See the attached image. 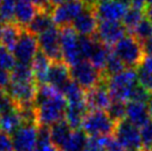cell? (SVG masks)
Returning <instances> with one entry per match:
<instances>
[{"mask_svg":"<svg viewBox=\"0 0 152 151\" xmlns=\"http://www.w3.org/2000/svg\"><path fill=\"white\" fill-rule=\"evenodd\" d=\"M114 128L115 122L103 110H89L81 123V129L88 137L111 136L114 132Z\"/></svg>","mask_w":152,"mask_h":151,"instance_id":"cell-4","label":"cell"},{"mask_svg":"<svg viewBox=\"0 0 152 151\" xmlns=\"http://www.w3.org/2000/svg\"><path fill=\"white\" fill-rule=\"evenodd\" d=\"M147 4H152V0H147Z\"/></svg>","mask_w":152,"mask_h":151,"instance_id":"cell-53","label":"cell"},{"mask_svg":"<svg viewBox=\"0 0 152 151\" xmlns=\"http://www.w3.org/2000/svg\"><path fill=\"white\" fill-rule=\"evenodd\" d=\"M126 102L120 100H113L111 105L109 106V108L107 110L108 114L110 116V118L113 120L115 123L119 121H121L123 119H126Z\"/></svg>","mask_w":152,"mask_h":151,"instance_id":"cell-32","label":"cell"},{"mask_svg":"<svg viewBox=\"0 0 152 151\" xmlns=\"http://www.w3.org/2000/svg\"><path fill=\"white\" fill-rule=\"evenodd\" d=\"M96 38L89 36H79V50H80L81 58L88 60L92 54L93 48L96 46Z\"/></svg>","mask_w":152,"mask_h":151,"instance_id":"cell-35","label":"cell"},{"mask_svg":"<svg viewBox=\"0 0 152 151\" xmlns=\"http://www.w3.org/2000/svg\"><path fill=\"white\" fill-rule=\"evenodd\" d=\"M68 1H70V0H50V4L52 7H55V6H59L64 2H68Z\"/></svg>","mask_w":152,"mask_h":151,"instance_id":"cell-49","label":"cell"},{"mask_svg":"<svg viewBox=\"0 0 152 151\" xmlns=\"http://www.w3.org/2000/svg\"><path fill=\"white\" fill-rule=\"evenodd\" d=\"M138 75V84L143 87L145 90L152 93V73L148 72L139 68V71H137Z\"/></svg>","mask_w":152,"mask_h":151,"instance_id":"cell-40","label":"cell"},{"mask_svg":"<svg viewBox=\"0 0 152 151\" xmlns=\"http://www.w3.org/2000/svg\"><path fill=\"white\" fill-rule=\"evenodd\" d=\"M22 123L23 121L21 119V116L18 111V108H16V109H12L1 114V128L0 129L7 133L12 134Z\"/></svg>","mask_w":152,"mask_h":151,"instance_id":"cell-27","label":"cell"},{"mask_svg":"<svg viewBox=\"0 0 152 151\" xmlns=\"http://www.w3.org/2000/svg\"><path fill=\"white\" fill-rule=\"evenodd\" d=\"M53 26L56 25L52 20L50 11H38L26 29L34 36H39Z\"/></svg>","mask_w":152,"mask_h":151,"instance_id":"cell-22","label":"cell"},{"mask_svg":"<svg viewBox=\"0 0 152 151\" xmlns=\"http://www.w3.org/2000/svg\"><path fill=\"white\" fill-rule=\"evenodd\" d=\"M67 100L62 92L49 84H38L34 100L37 125L50 127L64 120Z\"/></svg>","mask_w":152,"mask_h":151,"instance_id":"cell-1","label":"cell"},{"mask_svg":"<svg viewBox=\"0 0 152 151\" xmlns=\"http://www.w3.org/2000/svg\"><path fill=\"white\" fill-rule=\"evenodd\" d=\"M127 29L120 21H100L93 37L108 47L118 43L124 36Z\"/></svg>","mask_w":152,"mask_h":151,"instance_id":"cell-12","label":"cell"},{"mask_svg":"<svg viewBox=\"0 0 152 151\" xmlns=\"http://www.w3.org/2000/svg\"><path fill=\"white\" fill-rule=\"evenodd\" d=\"M0 128H1V114H0Z\"/></svg>","mask_w":152,"mask_h":151,"instance_id":"cell-55","label":"cell"},{"mask_svg":"<svg viewBox=\"0 0 152 151\" xmlns=\"http://www.w3.org/2000/svg\"><path fill=\"white\" fill-rule=\"evenodd\" d=\"M85 151H106L102 147H100L97 142H96V140L91 137H89V141H88V144H87V148L85 149Z\"/></svg>","mask_w":152,"mask_h":151,"instance_id":"cell-44","label":"cell"},{"mask_svg":"<svg viewBox=\"0 0 152 151\" xmlns=\"http://www.w3.org/2000/svg\"><path fill=\"white\" fill-rule=\"evenodd\" d=\"M126 119L138 128L144 126L151 120L148 105L138 101H128L126 105Z\"/></svg>","mask_w":152,"mask_h":151,"instance_id":"cell-18","label":"cell"},{"mask_svg":"<svg viewBox=\"0 0 152 151\" xmlns=\"http://www.w3.org/2000/svg\"><path fill=\"white\" fill-rule=\"evenodd\" d=\"M15 0H2L0 2V21L12 22L15 15Z\"/></svg>","mask_w":152,"mask_h":151,"instance_id":"cell-38","label":"cell"},{"mask_svg":"<svg viewBox=\"0 0 152 151\" xmlns=\"http://www.w3.org/2000/svg\"><path fill=\"white\" fill-rule=\"evenodd\" d=\"M59 38L62 60L69 67L82 60L79 50V34L71 26L62 27L59 30Z\"/></svg>","mask_w":152,"mask_h":151,"instance_id":"cell-6","label":"cell"},{"mask_svg":"<svg viewBox=\"0 0 152 151\" xmlns=\"http://www.w3.org/2000/svg\"><path fill=\"white\" fill-rule=\"evenodd\" d=\"M23 28H21L16 22H6L2 26V32H1V45L8 48L9 50L12 51L17 41L20 38Z\"/></svg>","mask_w":152,"mask_h":151,"instance_id":"cell-24","label":"cell"},{"mask_svg":"<svg viewBox=\"0 0 152 151\" xmlns=\"http://www.w3.org/2000/svg\"><path fill=\"white\" fill-rule=\"evenodd\" d=\"M141 149L143 151H152V120L140 128Z\"/></svg>","mask_w":152,"mask_h":151,"instance_id":"cell-36","label":"cell"},{"mask_svg":"<svg viewBox=\"0 0 152 151\" xmlns=\"http://www.w3.org/2000/svg\"><path fill=\"white\" fill-rule=\"evenodd\" d=\"M73 130L71 127L68 125L66 120H61V121L57 122L55 125L49 127V131H50V138L52 142L55 143V146L60 151V148L64 146L66 140L69 138V136Z\"/></svg>","mask_w":152,"mask_h":151,"instance_id":"cell-25","label":"cell"},{"mask_svg":"<svg viewBox=\"0 0 152 151\" xmlns=\"http://www.w3.org/2000/svg\"><path fill=\"white\" fill-rule=\"evenodd\" d=\"M70 80H71L70 67L64 60H58V61L51 62L49 71H48L47 84H51L52 87H55L61 91L62 88Z\"/></svg>","mask_w":152,"mask_h":151,"instance_id":"cell-17","label":"cell"},{"mask_svg":"<svg viewBox=\"0 0 152 151\" xmlns=\"http://www.w3.org/2000/svg\"><path fill=\"white\" fill-rule=\"evenodd\" d=\"M1 32H2V23L0 21V41H1Z\"/></svg>","mask_w":152,"mask_h":151,"instance_id":"cell-52","label":"cell"},{"mask_svg":"<svg viewBox=\"0 0 152 151\" xmlns=\"http://www.w3.org/2000/svg\"><path fill=\"white\" fill-rule=\"evenodd\" d=\"M70 76L71 79L86 91L101 84L104 80L103 72L98 70L92 63L86 59H82L70 67Z\"/></svg>","mask_w":152,"mask_h":151,"instance_id":"cell-5","label":"cell"},{"mask_svg":"<svg viewBox=\"0 0 152 151\" xmlns=\"http://www.w3.org/2000/svg\"><path fill=\"white\" fill-rule=\"evenodd\" d=\"M144 15H145V18L152 23V4H148L145 7V9H144Z\"/></svg>","mask_w":152,"mask_h":151,"instance_id":"cell-47","label":"cell"},{"mask_svg":"<svg viewBox=\"0 0 152 151\" xmlns=\"http://www.w3.org/2000/svg\"><path fill=\"white\" fill-rule=\"evenodd\" d=\"M144 56H152V37L145 39L141 42Z\"/></svg>","mask_w":152,"mask_h":151,"instance_id":"cell-46","label":"cell"},{"mask_svg":"<svg viewBox=\"0 0 152 151\" xmlns=\"http://www.w3.org/2000/svg\"><path fill=\"white\" fill-rule=\"evenodd\" d=\"M88 141L89 137L82 129H73L60 151H85Z\"/></svg>","mask_w":152,"mask_h":151,"instance_id":"cell-23","label":"cell"},{"mask_svg":"<svg viewBox=\"0 0 152 151\" xmlns=\"http://www.w3.org/2000/svg\"><path fill=\"white\" fill-rule=\"evenodd\" d=\"M34 151H59V149L56 147L50 138L49 127L39 126L38 140H37Z\"/></svg>","mask_w":152,"mask_h":151,"instance_id":"cell-29","label":"cell"},{"mask_svg":"<svg viewBox=\"0 0 152 151\" xmlns=\"http://www.w3.org/2000/svg\"><path fill=\"white\" fill-rule=\"evenodd\" d=\"M128 151H143V150H141V149H134V150H128Z\"/></svg>","mask_w":152,"mask_h":151,"instance_id":"cell-54","label":"cell"},{"mask_svg":"<svg viewBox=\"0 0 152 151\" xmlns=\"http://www.w3.org/2000/svg\"><path fill=\"white\" fill-rule=\"evenodd\" d=\"M16 63H17V60L15 58L12 51L0 45V68L11 71L13 67L16 66Z\"/></svg>","mask_w":152,"mask_h":151,"instance_id":"cell-37","label":"cell"},{"mask_svg":"<svg viewBox=\"0 0 152 151\" xmlns=\"http://www.w3.org/2000/svg\"><path fill=\"white\" fill-rule=\"evenodd\" d=\"M39 49L43 55H46L51 61L62 60L60 49L59 29L53 26L38 36Z\"/></svg>","mask_w":152,"mask_h":151,"instance_id":"cell-13","label":"cell"},{"mask_svg":"<svg viewBox=\"0 0 152 151\" xmlns=\"http://www.w3.org/2000/svg\"><path fill=\"white\" fill-rule=\"evenodd\" d=\"M108 90L113 100L129 101L131 92L138 84V75L133 68H127L117 75L104 78Z\"/></svg>","mask_w":152,"mask_h":151,"instance_id":"cell-2","label":"cell"},{"mask_svg":"<svg viewBox=\"0 0 152 151\" xmlns=\"http://www.w3.org/2000/svg\"><path fill=\"white\" fill-rule=\"evenodd\" d=\"M144 18V10L142 9H138L134 7H130L127 10V12L124 15V17L122 18V25L124 26V28L129 31L132 32L137 25L140 21Z\"/></svg>","mask_w":152,"mask_h":151,"instance_id":"cell-30","label":"cell"},{"mask_svg":"<svg viewBox=\"0 0 152 151\" xmlns=\"http://www.w3.org/2000/svg\"><path fill=\"white\" fill-rule=\"evenodd\" d=\"M150 97H151V92H149L148 90H145L140 84H137L132 90V92H131L129 101H138V102L147 103L150 99Z\"/></svg>","mask_w":152,"mask_h":151,"instance_id":"cell-39","label":"cell"},{"mask_svg":"<svg viewBox=\"0 0 152 151\" xmlns=\"http://www.w3.org/2000/svg\"><path fill=\"white\" fill-rule=\"evenodd\" d=\"M148 109H149V113H150V119L152 120V93L148 101Z\"/></svg>","mask_w":152,"mask_h":151,"instance_id":"cell-50","label":"cell"},{"mask_svg":"<svg viewBox=\"0 0 152 151\" xmlns=\"http://www.w3.org/2000/svg\"><path fill=\"white\" fill-rule=\"evenodd\" d=\"M102 1H107V0H83V2L86 4L87 7H90V8H93L94 6L99 2H102Z\"/></svg>","mask_w":152,"mask_h":151,"instance_id":"cell-48","label":"cell"},{"mask_svg":"<svg viewBox=\"0 0 152 151\" xmlns=\"http://www.w3.org/2000/svg\"><path fill=\"white\" fill-rule=\"evenodd\" d=\"M1 1H2V0H0V2H1Z\"/></svg>","mask_w":152,"mask_h":151,"instance_id":"cell-56","label":"cell"},{"mask_svg":"<svg viewBox=\"0 0 152 151\" xmlns=\"http://www.w3.org/2000/svg\"><path fill=\"white\" fill-rule=\"evenodd\" d=\"M11 82V73L9 70L0 68V90H7Z\"/></svg>","mask_w":152,"mask_h":151,"instance_id":"cell-42","label":"cell"},{"mask_svg":"<svg viewBox=\"0 0 152 151\" xmlns=\"http://www.w3.org/2000/svg\"><path fill=\"white\" fill-rule=\"evenodd\" d=\"M38 50V38L31 32H29L27 29H23L19 40L12 49V54L17 60V62L30 65L36 55L39 52Z\"/></svg>","mask_w":152,"mask_h":151,"instance_id":"cell-9","label":"cell"},{"mask_svg":"<svg viewBox=\"0 0 152 151\" xmlns=\"http://www.w3.org/2000/svg\"><path fill=\"white\" fill-rule=\"evenodd\" d=\"M93 10L100 21H120L124 17L128 7L117 0H107L96 4Z\"/></svg>","mask_w":152,"mask_h":151,"instance_id":"cell-15","label":"cell"},{"mask_svg":"<svg viewBox=\"0 0 152 151\" xmlns=\"http://www.w3.org/2000/svg\"><path fill=\"white\" fill-rule=\"evenodd\" d=\"M114 138L122 144L127 150L141 149V138H140V128L132 125L127 119L115 123L114 128Z\"/></svg>","mask_w":152,"mask_h":151,"instance_id":"cell-11","label":"cell"},{"mask_svg":"<svg viewBox=\"0 0 152 151\" xmlns=\"http://www.w3.org/2000/svg\"><path fill=\"white\" fill-rule=\"evenodd\" d=\"M0 151H13L11 134L0 131Z\"/></svg>","mask_w":152,"mask_h":151,"instance_id":"cell-41","label":"cell"},{"mask_svg":"<svg viewBox=\"0 0 152 151\" xmlns=\"http://www.w3.org/2000/svg\"></svg>","mask_w":152,"mask_h":151,"instance_id":"cell-58","label":"cell"},{"mask_svg":"<svg viewBox=\"0 0 152 151\" xmlns=\"http://www.w3.org/2000/svg\"><path fill=\"white\" fill-rule=\"evenodd\" d=\"M124 69H126L124 63L120 60V58H118L117 56L114 55L113 52H111V55L109 56V59L107 61L103 75H104V78L106 77H111V76H114L119 73V72L123 71Z\"/></svg>","mask_w":152,"mask_h":151,"instance_id":"cell-33","label":"cell"},{"mask_svg":"<svg viewBox=\"0 0 152 151\" xmlns=\"http://www.w3.org/2000/svg\"><path fill=\"white\" fill-rule=\"evenodd\" d=\"M38 90L36 81H11L6 90L17 107L34 103Z\"/></svg>","mask_w":152,"mask_h":151,"instance_id":"cell-10","label":"cell"},{"mask_svg":"<svg viewBox=\"0 0 152 151\" xmlns=\"http://www.w3.org/2000/svg\"><path fill=\"white\" fill-rule=\"evenodd\" d=\"M38 128L37 123L23 122L11 134L13 151H34L38 140Z\"/></svg>","mask_w":152,"mask_h":151,"instance_id":"cell-8","label":"cell"},{"mask_svg":"<svg viewBox=\"0 0 152 151\" xmlns=\"http://www.w3.org/2000/svg\"><path fill=\"white\" fill-rule=\"evenodd\" d=\"M10 73H11V81H34L30 65L17 62Z\"/></svg>","mask_w":152,"mask_h":151,"instance_id":"cell-31","label":"cell"},{"mask_svg":"<svg viewBox=\"0 0 152 151\" xmlns=\"http://www.w3.org/2000/svg\"><path fill=\"white\" fill-rule=\"evenodd\" d=\"M111 102H112V97L108 90L104 80L101 84L86 91V103L88 110L107 111Z\"/></svg>","mask_w":152,"mask_h":151,"instance_id":"cell-14","label":"cell"},{"mask_svg":"<svg viewBox=\"0 0 152 151\" xmlns=\"http://www.w3.org/2000/svg\"><path fill=\"white\" fill-rule=\"evenodd\" d=\"M110 55H111V47L106 46V45H103V43H101V42H99L97 40L96 46L93 48L92 54H91V56H90V58L88 60L97 68L98 70L103 72Z\"/></svg>","mask_w":152,"mask_h":151,"instance_id":"cell-26","label":"cell"},{"mask_svg":"<svg viewBox=\"0 0 152 151\" xmlns=\"http://www.w3.org/2000/svg\"><path fill=\"white\" fill-rule=\"evenodd\" d=\"M140 68L152 73V56H144L143 60L140 65Z\"/></svg>","mask_w":152,"mask_h":151,"instance_id":"cell-45","label":"cell"},{"mask_svg":"<svg viewBox=\"0 0 152 151\" xmlns=\"http://www.w3.org/2000/svg\"><path fill=\"white\" fill-rule=\"evenodd\" d=\"M99 19L97 18L93 8L86 7V9L73 20L71 27L79 36H89L92 37L96 34Z\"/></svg>","mask_w":152,"mask_h":151,"instance_id":"cell-16","label":"cell"},{"mask_svg":"<svg viewBox=\"0 0 152 151\" xmlns=\"http://www.w3.org/2000/svg\"><path fill=\"white\" fill-rule=\"evenodd\" d=\"M61 92L66 98L67 103H82V102H86V90H83L72 79L62 88Z\"/></svg>","mask_w":152,"mask_h":151,"instance_id":"cell-28","label":"cell"},{"mask_svg":"<svg viewBox=\"0 0 152 151\" xmlns=\"http://www.w3.org/2000/svg\"><path fill=\"white\" fill-rule=\"evenodd\" d=\"M15 1H16V0H15Z\"/></svg>","mask_w":152,"mask_h":151,"instance_id":"cell-57","label":"cell"},{"mask_svg":"<svg viewBox=\"0 0 152 151\" xmlns=\"http://www.w3.org/2000/svg\"><path fill=\"white\" fill-rule=\"evenodd\" d=\"M39 10L30 0H16L13 21L26 29Z\"/></svg>","mask_w":152,"mask_h":151,"instance_id":"cell-19","label":"cell"},{"mask_svg":"<svg viewBox=\"0 0 152 151\" xmlns=\"http://www.w3.org/2000/svg\"><path fill=\"white\" fill-rule=\"evenodd\" d=\"M88 112V107L86 102L82 103H68L64 120L72 129H80L85 114Z\"/></svg>","mask_w":152,"mask_h":151,"instance_id":"cell-21","label":"cell"},{"mask_svg":"<svg viewBox=\"0 0 152 151\" xmlns=\"http://www.w3.org/2000/svg\"><path fill=\"white\" fill-rule=\"evenodd\" d=\"M51 62L52 61L46 55H43L41 51L38 52L34 58V60L31 61V63H30L31 70L34 73V81L38 84H47L48 71H49Z\"/></svg>","mask_w":152,"mask_h":151,"instance_id":"cell-20","label":"cell"},{"mask_svg":"<svg viewBox=\"0 0 152 151\" xmlns=\"http://www.w3.org/2000/svg\"><path fill=\"white\" fill-rule=\"evenodd\" d=\"M131 34H132V36H134L140 42H142L145 39L152 37V23L144 17L137 25V27L133 29V31Z\"/></svg>","mask_w":152,"mask_h":151,"instance_id":"cell-34","label":"cell"},{"mask_svg":"<svg viewBox=\"0 0 152 151\" xmlns=\"http://www.w3.org/2000/svg\"><path fill=\"white\" fill-rule=\"evenodd\" d=\"M113 52L128 68L140 67L144 58V52L141 42L132 34L124 37L113 46Z\"/></svg>","mask_w":152,"mask_h":151,"instance_id":"cell-3","label":"cell"},{"mask_svg":"<svg viewBox=\"0 0 152 151\" xmlns=\"http://www.w3.org/2000/svg\"><path fill=\"white\" fill-rule=\"evenodd\" d=\"M117 1H119L120 4H124V6H127V7L131 6V4H132V0H117Z\"/></svg>","mask_w":152,"mask_h":151,"instance_id":"cell-51","label":"cell"},{"mask_svg":"<svg viewBox=\"0 0 152 151\" xmlns=\"http://www.w3.org/2000/svg\"><path fill=\"white\" fill-rule=\"evenodd\" d=\"M36 6V8L39 11H51L52 6L50 4V0H30Z\"/></svg>","mask_w":152,"mask_h":151,"instance_id":"cell-43","label":"cell"},{"mask_svg":"<svg viewBox=\"0 0 152 151\" xmlns=\"http://www.w3.org/2000/svg\"><path fill=\"white\" fill-rule=\"evenodd\" d=\"M83 0H70L59 6H55L51 9V17L56 26L67 27L71 26L73 20L86 9Z\"/></svg>","mask_w":152,"mask_h":151,"instance_id":"cell-7","label":"cell"}]
</instances>
